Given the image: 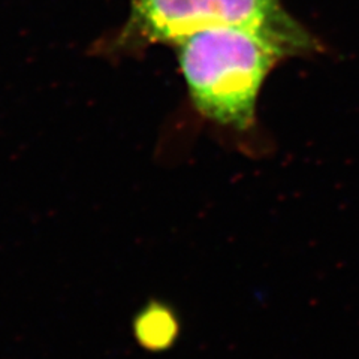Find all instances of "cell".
I'll use <instances>...</instances> for the list:
<instances>
[{
	"instance_id": "cell-1",
	"label": "cell",
	"mask_w": 359,
	"mask_h": 359,
	"mask_svg": "<svg viewBox=\"0 0 359 359\" xmlns=\"http://www.w3.org/2000/svg\"><path fill=\"white\" fill-rule=\"evenodd\" d=\"M178 45L180 66L199 114L235 132L250 130L261 88L285 53L259 33L240 27L205 29Z\"/></svg>"
},
{
	"instance_id": "cell-2",
	"label": "cell",
	"mask_w": 359,
	"mask_h": 359,
	"mask_svg": "<svg viewBox=\"0 0 359 359\" xmlns=\"http://www.w3.org/2000/svg\"><path fill=\"white\" fill-rule=\"evenodd\" d=\"M133 20L156 42L180 43L205 29L240 27L259 33L285 55L319 48L280 0H133Z\"/></svg>"
},
{
	"instance_id": "cell-3",
	"label": "cell",
	"mask_w": 359,
	"mask_h": 359,
	"mask_svg": "<svg viewBox=\"0 0 359 359\" xmlns=\"http://www.w3.org/2000/svg\"><path fill=\"white\" fill-rule=\"evenodd\" d=\"M133 335L144 349L162 352L170 349L180 334L177 313L162 301H150L133 319Z\"/></svg>"
}]
</instances>
